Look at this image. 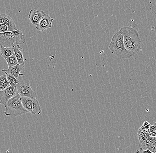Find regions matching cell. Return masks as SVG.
<instances>
[{
  "label": "cell",
  "mask_w": 156,
  "mask_h": 153,
  "mask_svg": "<svg viewBox=\"0 0 156 153\" xmlns=\"http://www.w3.org/2000/svg\"></svg>",
  "instance_id": "23"
},
{
  "label": "cell",
  "mask_w": 156,
  "mask_h": 153,
  "mask_svg": "<svg viewBox=\"0 0 156 153\" xmlns=\"http://www.w3.org/2000/svg\"><path fill=\"white\" fill-rule=\"evenodd\" d=\"M54 19L51 18L48 14H45L38 24L36 26V29L37 31L43 32L46 29H49L52 26Z\"/></svg>",
  "instance_id": "8"
},
{
  "label": "cell",
  "mask_w": 156,
  "mask_h": 153,
  "mask_svg": "<svg viewBox=\"0 0 156 153\" xmlns=\"http://www.w3.org/2000/svg\"><path fill=\"white\" fill-rule=\"evenodd\" d=\"M149 149L153 153H156V137H155L154 141L151 145V147L149 148Z\"/></svg>",
  "instance_id": "20"
},
{
  "label": "cell",
  "mask_w": 156,
  "mask_h": 153,
  "mask_svg": "<svg viewBox=\"0 0 156 153\" xmlns=\"http://www.w3.org/2000/svg\"><path fill=\"white\" fill-rule=\"evenodd\" d=\"M9 85H10L7 78V74L5 73L0 77V90H4Z\"/></svg>",
  "instance_id": "14"
},
{
  "label": "cell",
  "mask_w": 156,
  "mask_h": 153,
  "mask_svg": "<svg viewBox=\"0 0 156 153\" xmlns=\"http://www.w3.org/2000/svg\"><path fill=\"white\" fill-rule=\"evenodd\" d=\"M155 139V137L151 136L149 139H147L144 143L139 144V147H140V148H142L145 149V150L149 149V148L151 147V145L154 141Z\"/></svg>",
  "instance_id": "15"
},
{
  "label": "cell",
  "mask_w": 156,
  "mask_h": 153,
  "mask_svg": "<svg viewBox=\"0 0 156 153\" xmlns=\"http://www.w3.org/2000/svg\"><path fill=\"white\" fill-rule=\"evenodd\" d=\"M13 47L14 49L15 54L16 58H17L18 64H25L23 53L21 52V51H20V45L16 44V45L14 46Z\"/></svg>",
  "instance_id": "12"
},
{
  "label": "cell",
  "mask_w": 156,
  "mask_h": 153,
  "mask_svg": "<svg viewBox=\"0 0 156 153\" xmlns=\"http://www.w3.org/2000/svg\"><path fill=\"white\" fill-rule=\"evenodd\" d=\"M136 153H153L150 151V149H147L146 150L143 149L142 148H140L139 150H137Z\"/></svg>",
  "instance_id": "21"
},
{
  "label": "cell",
  "mask_w": 156,
  "mask_h": 153,
  "mask_svg": "<svg viewBox=\"0 0 156 153\" xmlns=\"http://www.w3.org/2000/svg\"><path fill=\"white\" fill-rule=\"evenodd\" d=\"M9 32V28L6 24H0V33H7Z\"/></svg>",
  "instance_id": "18"
},
{
  "label": "cell",
  "mask_w": 156,
  "mask_h": 153,
  "mask_svg": "<svg viewBox=\"0 0 156 153\" xmlns=\"http://www.w3.org/2000/svg\"><path fill=\"white\" fill-rule=\"evenodd\" d=\"M26 42L25 37L20 29L12 32L0 33V45L4 47H13L14 43L23 44Z\"/></svg>",
  "instance_id": "3"
},
{
  "label": "cell",
  "mask_w": 156,
  "mask_h": 153,
  "mask_svg": "<svg viewBox=\"0 0 156 153\" xmlns=\"http://www.w3.org/2000/svg\"></svg>",
  "instance_id": "24"
},
{
  "label": "cell",
  "mask_w": 156,
  "mask_h": 153,
  "mask_svg": "<svg viewBox=\"0 0 156 153\" xmlns=\"http://www.w3.org/2000/svg\"></svg>",
  "instance_id": "22"
},
{
  "label": "cell",
  "mask_w": 156,
  "mask_h": 153,
  "mask_svg": "<svg viewBox=\"0 0 156 153\" xmlns=\"http://www.w3.org/2000/svg\"><path fill=\"white\" fill-rule=\"evenodd\" d=\"M7 78L11 86H15L17 85L18 80L15 77L9 74H7Z\"/></svg>",
  "instance_id": "17"
},
{
  "label": "cell",
  "mask_w": 156,
  "mask_h": 153,
  "mask_svg": "<svg viewBox=\"0 0 156 153\" xmlns=\"http://www.w3.org/2000/svg\"><path fill=\"white\" fill-rule=\"evenodd\" d=\"M0 23L6 24L9 29V32H12L18 30L14 21L11 17L8 15L3 13L0 16Z\"/></svg>",
  "instance_id": "11"
},
{
  "label": "cell",
  "mask_w": 156,
  "mask_h": 153,
  "mask_svg": "<svg viewBox=\"0 0 156 153\" xmlns=\"http://www.w3.org/2000/svg\"><path fill=\"white\" fill-rule=\"evenodd\" d=\"M17 87V92L21 97H27L36 99L37 94L32 89L28 78L24 74H20L18 77Z\"/></svg>",
  "instance_id": "5"
},
{
  "label": "cell",
  "mask_w": 156,
  "mask_h": 153,
  "mask_svg": "<svg viewBox=\"0 0 156 153\" xmlns=\"http://www.w3.org/2000/svg\"><path fill=\"white\" fill-rule=\"evenodd\" d=\"M17 92L16 85L12 86L9 85L3 90L0 91V103L5 105L10 99L14 97Z\"/></svg>",
  "instance_id": "7"
},
{
  "label": "cell",
  "mask_w": 156,
  "mask_h": 153,
  "mask_svg": "<svg viewBox=\"0 0 156 153\" xmlns=\"http://www.w3.org/2000/svg\"><path fill=\"white\" fill-rule=\"evenodd\" d=\"M21 101L24 109L29 111V113L34 115L41 114L42 110L37 98L21 97Z\"/></svg>",
  "instance_id": "6"
},
{
  "label": "cell",
  "mask_w": 156,
  "mask_h": 153,
  "mask_svg": "<svg viewBox=\"0 0 156 153\" xmlns=\"http://www.w3.org/2000/svg\"><path fill=\"white\" fill-rule=\"evenodd\" d=\"M1 54L2 57L5 59L14 54L13 47H4L1 46Z\"/></svg>",
  "instance_id": "13"
},
{
  "label": "cell",
  "mask_w": 156,
  "mask_h": 153,
  "mask_svg": "<svg viewBox=\"0 0 156 153\" xmlns=\"http://www.w3.org/2000/svg\"><path fill=\"white\" fill-rule=\"evenodd\" d=\"M119 32L123 36L124 43L127 49L136 53L141 48V40L137 31L131 26L124 27Z\"/></svg>",
  "instance_id": "1"
},
{
  "label": "cell",
  "mask_w": 156,
  "mask_h": 153,
  "mask_svg": "<svg viewBox=\"0 0 156 153\" xmlns=\"http://www.w3.org/2000/svg\"><path fill=\"white\" fill-rule=\"evenodd\" d=\"M45 14V13L43 11L31 9L29 12L28 18L31 24L36 26L39 24Z\"/></svg>",
  "instance_id": "9"
},
{
  "label": "cell",
  "mask_w": 156,
  "mask_h": 153,
  "mask_svg": "<svg viewBox=\"0 0 156 153\" xmlns=\"http://www.w3.org/2000/svg\"><path fill=\"white\" fill-rule=\"evenodd\" d=\"M109 48L112 53L122 58H130L136 54L127 49L124 43L123 36L119 31L112 37Z\"/></svg>",
  "instance_id": "2"
},
{
  "label": "cell",
  "mask_w": 156,
  "mask_h": 153,
  "mask_svg": "<svg viewBox=\"0 0 156 153\" xmlns=\"http://www.w3.org/2000/svg\"><path fill=\"white\" fill-rule=\"evenodd\" d=\"M25 64H18L14 67H9L7 69H3L2 72H4L6 74H9L18 79L21 71L24 70Z\"/></svg>",
  "instance_id": "10"
},
{
  "label": "cell",
  "mask_w": 156,
  "mask_h": 153,
  "mask_svg": "<svg viewBox=\"0 0 156 153\" xmlns=\"http://www.w3.org/2000/svg\"><path fill=\"white\" fill-rule=\"evenodd\" d=\"M9 67H14L18 64V61L15 54L5 59Z\"/></svg>",
  "instance_id": "16"
},
{
  "label": "cell",
  "mask_w": 156,
  "mask_h": 153,
  "mask_svg": "<svg viewBox=\"0 0 156 153\" xmlns=\"http://www.w3.org/2000/svg\"><path fill=\"white\" fill-rule=\"evenodd\" d=\"M4 106V114L7 116H16L29 113V111L24 109L21 96L18 93L10 99Z\"/></svg>",
  "instance_id": "4"
},
{
  "label": "cell",
  "mask_w": 156,
  "mask_h": 153,
  "mask_svg": "<svg viewBox=\"0 0 156 153\" xmlns=\"http://www.w3.org/2000/svg\"><path fill=\"white\" fill-rule=\"evenodd\" d=\"M150 132L151 136L156 137V122L151 126L150 129Z\"/></svg>",
  "instance_id": "19"
}]
</instances>
